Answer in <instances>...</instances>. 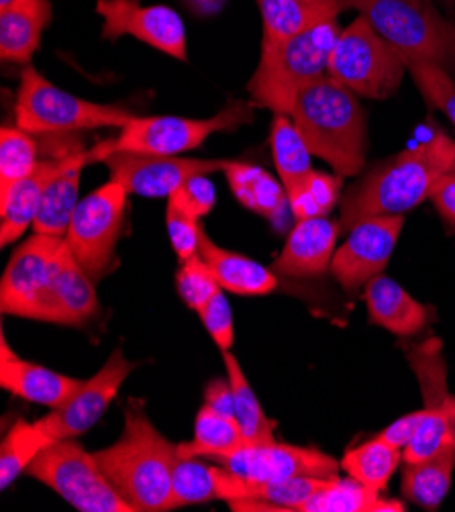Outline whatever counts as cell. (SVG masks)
Instances as JSON below:
<instances>
[{"label":"cell","mask_w":455,"mask_h":512,"mask_svg":"<svg viewBox=\"0 0 455 512\" xmlns=\"http://www.w3.org/2000/svg\"><path fill=\"white\" fill-rule=\"evenodd\" d=\"M455 141L437 129L429 139L374 166L341 196L339 231L372 217H396L429 200L435 184L451 170Z\"/></svg>","instance_id":"6da1fadb"},{"label":"cell","mask_w":455,"mask_h":512,"mask_svg":"<svg viewBox=\"0 0 455 512\" xmlns=\"http://www.w3.org/2000/svg\"><path fill=\"white\" fill-rule=\"evenodd\" d=\"M94 457L133 512L172 510V468L178 451L151 425L141 400L127 404L119 441Z\"/></svg>","instance_id":"7a4b0ae2"},{"label":"cell","mask_w":455,"mask_h":512,"mask_svg":"<svg viewBox=\"0 0 455 512\" xmlns=\"http://www.w3.org/2000/svg\"><path fill=\"white\" fill-rule=\"evenodd\" d=\"M311 153L337 176H358L366 166L368 119L358 94L329 74L302 90L290 113Z\"/></svg>","instance_id":"3957f363"},{"label":"cell","mask_w":455,"mask_h":512,"mask_svg":"<svg viewBox=\"0 0 455 512\" xmlns=\"http://www.w3.org/2000/svg\"><path fill=\"white\" fill-rule=\"evenodd\" d=\"M339 33L337 19H329L272 47H262L260 64L247 84L256 105L290 117L298 94L327 74Z\"/></svg>","instance_id":"277c9868"},{"label":"cell","mask_w":455,"mask_h":512,"mask_svg":"<svg viewBox=\"0 0 455 512\" xmlns=\"http://www.w3.org/2000/svg\"><path fill=\"white\" fill-rule=\"evenodd\" d=\"M404 64H435L455 78V25L429 0H347Z\"/></svg>","instance_id":"5b68a950"},{"label":"cell","mask_w":455,"mask_h":512,"mask_svg":"<svg viewBox=\"0 0 455 512\" xmlns=\"http://www.w3.org/2000/svg\"><path fill=\"white\" fill-rule=\"evenodd\" d=\"M135 115L117 105L78 98L43 78L31 64L21 72L15 100L17 127L31 135H56L88 129H123Z\"/></svg>","instance_id":"8992f818"},{"label":"cell","mask_w":455,"mask_h":512,"mask_svg":"<svg viewBox=\"0 0 455 512\" xmlns=\"http://www.w3.org/2000/svg\"><path fill=\"white\" fill-rule=\"evenodd\" d=\"M251 121H254V111L247 102H235L211 119L133 117L117 139L94 145V162H103L115 151L143 153V156H178V153L200 147L213 133L233 131Z\"/></svg>","instance_id":"52a82bcc"},{"label":"cell","mask_w":455,"mask_h":512,"mask_svg":"<svg viewBox=\"0 0 455 512\" xmlns=\"http://www.w3.org/2000/svg\"><path fill=\"white\" fill-rule=\"evenodd\" d=\"M407 70L404 60L360 15L341 29L327 74L358 96L386 100L398 90Z\"/></svg>","instance_id":"ba28073f"},{"label":"cell","mask_w":455,"mask_h":512,"mask_svg":"<svg viewBox=\"0 0 455 512\" xmlns=\"http://www.w3.org/2000/svg\"><path fill=\"white\" fill-rule=\"evenodd\" d=\"M27 474L52 488L80 512H133L100 470L94 453L74 439L49 443Z\"/></svg>","instance_id":"9c48e42d"},{"label":"cell","mask_w":455,"mask_h":512,"mask_svg":"<svg viewBox=\"0 0 455 512\" xmlns=\"http://www.w3.org/2000/svg\"><path fill=\"white\" fill-rule=\"evenodd\" d=\"M127 194L123 184L109 180L78 202L68 227L66 243L94 284L113 268L117 241L125 225Z\"/></svg>","instance_id":"30bf717a"},{"label":"cell","mask_w":455,"mask_h":512,"mask_svg":"<svg viewBox=\"0 0 455 512\" xmlns=\"http://www.w3.org/2000/svg\"><path fill=\"white\" fill-rule=\"evenodd\" d=\"M66 239L33 233L11 255L0 282V311L47 323L49 298Z\"/></svg>","instance_id":"8fae6325"},{"label":"cell","mask_w":455,"mask_h":512,"mask_svg":"<svg viewBox=\"0 0 455 512\" xmlns=\"http://www.w3.org/2000/svg\"><path fill=\"white\" fill-rule=\"evenodd\" d=\"M404 353H407L409 366L417 376L423 396V419L419 431L413 443L402 451L404 462L415 464L451 443L447 427V406L451 394L447 390V364L441 339L431 337L421 343H413L404 349Z\"/></svg>","instance_id":"7c38bea8"},{"label":"cell","mask_w":455,"mask_h":512,"mask_svg":"<svg viewBox=\"0 0 455 512\" xmlns=\"http://www.w3.org/2000/svg\"><path fill=\"white\" fill-rule=\"evenodd\" d=\"M229 472L249 482H276L288 478H339L341 462L315 447H296L278 441L243 445L235 451L213 457Z\"/></svg>","instance_id":"4fadbf2b"},{"label":"cell","mask_w":455,"mask_h":512,"mask_svg":"<svg viewBox=\"0 0 455 512\" xmlns=\"http://www.w3.org/2000/svg\"><path fill=\"white\" fill-rule=\"evenodd\" d=\"M133 370L135 364L127 360L121 347H117L111 353L107 364L92 378L82 380L74 396L60 408H54L47 417H43L39 425L45 429L49 437H52V441L74 439L84 435L105 415L109 404L115 400V396L119 394L121 386Z\"/></svg>","instance_id":"5bb4252c"},{"label":"cell","mask_w":455,"mask_h":512,"mask_svg":"<svg viewBox=\"0 0 455 512\" xmlns=\"http://www.w3.org/2000/svg\"><path fill=\"white\" fill-rule=\"evenodd\" d=\"M402 227V215L372 217L351 227L345 243L331 260V272L345 292L364 288L386 270Z\"/></svg>","instance_id":"9a60e30c"},{"label":"cell","mask_w":455,"mask_h":512,"mask_svg":"<svg viewBox=\"0 0 455 512\" xmlns=\"http://www.w3.org/2000/svg\"><path fill=\"white\" fill-rule=\"evenodd\" d=\"M96 13L103 17V37L131 35L180 62L188 60L186 29L180 15L168 7H143L139 0H98Z\"/></svg>","instance_id":"2e32d148"},{"label":"cell","mask_w":455,"mask_h":512,"mask_svg":"<svg viewBox=\"0 0 455 512\" xmlns=\"http://www.w3.org/2000/svg\"><path fill=\"white\" fill-rule=\"evenodd\" d=\"M111 180L125 186L129 194L145 198H170V194L192 176L223 172L227 160H194L178 156H143L115 151L103 160Z\"/></svg>","instance_id":"e0dca14e"},{"label":"cell","mask_w":455,"mask_h":512,"mask_svg":"<svg viewBox=\"0 0 455 512\" xmlns=\"http://www.w3.org/2000/svg\"><path fill=\"white\" fill-rule=\"evenodd\" d=\"M80 384L82 380L78 378L23 360L9 347L5 335L0 337V386L15 396L54 411L74 396Z\"/></svg>","instance_id":"ac0fdd59"},{"label":"cell","mask_w":455,"mask_h":512,"mask_svg":"<svg viewBox=\"0 0 455 512\" xmlns=\"http://www.w3.org/2000/svg\"><path fill=\"white\" fill-rule=\"evenodd\" d=\"M76 151L58 160L39 162L29 176L9 186H0V243L3 247L15 243L29 227H33L47 186L66 170Z\"/></svg>","instance_id":"d6986e66"},{"label":"cell","mask_w":455,"mask_h":512,"mask_svg":"<svg viewBox=\"0 0 455 512\" xmlns=\"http://www.w3.org/2000/svg\"><path fill=\"white\" fill-rule=\"evenodd\" d=\"M339 235V221L335 223L327 217L298 221L278 255L274 272L288 278H313L325 274L327 268H331Z\"/></svg>","instance_id":"ffe728a7"},{"label":"cell","mask_w":455,"mask_h":512,"mask_svg":"<svg viewBox=\"0 0 455 512\" xmlns=\"http://www.w3.org/2000/svg\"><path fill=\"white\" fill-rule=\"evenodd\" d=\"M364 302L372 325L402 339L421 335L435 319V309L415 300L398 282L382 274L364 286Z\"/></svg>","instance_id":"44dd1931"},{"label":"cell","mask_w":455,"mask_h":512,"mask_svg":"<svg viewBox=\"0 0 455 512\" xmlns=\"http://www.w3.org/2000/svg\"><path fill=\"white\" fill-rule=\"evenodd\" d=\"M202 457H176L172 468V510L190 504H202L213 500H245L247 480L229 472L227 468H215Z\"/></svg>","instance_id":"7402d4cb"},{"label":"cell","mask_w":455,"mask_h":512,"mask_svg":"<svg viewBox=\"0 0 455 512\" xmlns=\"http://www.w3.org/2000/svg\"><path fill=\"white\" fill-rule=\"evenodd\" d=\"M98 313V296L92 278L74 258L68 243L60 255L47 323L64 327H84Z\"/></svg>","instance_id":"603a6c76"},{"label":"cell","mask_w":455,"mask_h":512,"mask_svg":"<svg viewBox=\"0 0 455 512\" xmlns=\"http://www.w3.org/2000/svg\"><path fill=\"white\" fill-rule=\"evenodd\" d=\"M200 258L207 262L219 286L239 296H266L278 288V274L241 253L219 247L205 231L198 243Z\"/></svg>","instance_id":"cb8c5ba5"},{"label":"cell","mask_w":455,"mask_h":512,"mask_svg":"<svg viewBox=\"0 0 455 512\" xmlns=\"http://www.w3.org/2000/svg\"><path fill=\"white\" fill-rule=\"evenodd\" d=\"M264 23L262 47H272L349 9L347 0H258Z\"/></svg>","instance_id":"d4e9b609"},{"label":"cell","mask_w":455,"mask_h":512,"mask_svg":"<svg viewBox=\"0 0 455 512\" xmlns=\"http://www.w3.org/2000/svg\"><path fill=\"white\" fill-rule=\"evenodd\" d=\"M49 21V0H17L9 9L0 11V58L29 66Z\"/></svg>","instance_id":"484cf974"},{"label":"cell","mask_w":455,"mask_h":512,"mask_svg":"<svg viewBox=\"0 0 455 512\" xmlns=\"http://www.w3.org/2000/svg\"><path fill=\"white\" fill-rule=\"evenodd\" d=\"M94 162L92 149H78L66 170L52 180L47 186L37 217L33 221V233L52 235L66 239L68 227L72 223V217L78 207V192H80V180L82 170Z\"/></svg>","instance_id":"4316f807"},{"label":"cell","mask_w":455,"mask_h":512,"mask_svg":"<svg viewBox=\"0 0 455 512\" xmlns=\"http://www.w3.org/2000/svg\"><path fill=\"white\" fill-rule=\"evenodd\" d=\"M223 172L233 196L245 209L264 219H278L284 213L286 190L266 170L245 162H227Z\"/></svg>","instance_id":"83f0119b"},{"label":"cell","mask_w":455,"mask_h":512,"mask_svg":"<svg viewBox=\"0 0 455 512\" xmlns=\"http://www.w3.org/2000/svg\"><path fill=\"white\" fill-rule=\"evenodd\" d=\"M453 470L455 445L447 443L423 462L407 464L400 484L402 496L425 510H437L449 492Z\"/></svg>","instance_id":"f1b7e54d"},{"label":"cell","mask_w":455,"mask_h":512,"mask_svg":"<svg viewBox=\"0 0 455 512\" xmlns=\"http://www.w3.org/2000/svg\"><path fill=\"white\" fill-rule=\"evenodd\" d=\"M402 459V449L376 435L358 447H351L341 457V470L356 482L384 492Z\"/></svg>","instance_id":"f546056e"},{"label":"cell","mask_w":455,"mask_h":512,"mask_svg":"<svg viewBox=\"0 0 455 512\" xmlns=\"http://www.w3.org/2000/svg\"><path fill=\"white\" fill-rule=\"evenodd\" d=\"M245 445L241 429L235 419L217 413L211 406H202L194 421L192 441L176 445L180 457H219Z\"/></svg>","instance_id":"4dcf8cb0"},{"label":"cell","mask_w":455,"mask_h":512,"mask_svg":"<svg viewBox=\"0 0 455 512\" xmlns=\"http://www.w3.org/2000/svg\"><path fill=\"white\" fill-rule=\"evenodd\" d=\"M223 362H225V374H227V378L233 386L235 421L241 429L245 445H258V443L276 441L274 439V427L276 425L266 417L254 388L249 386V382L243 374V368L237 362V357L229 351H223Z\"/></svg>","instance_id":"1f68e13d"},{"label":"cell","mask_w":455,"mask_h":512,"mask_svg":"<svg viewBox=\"0 0 455 512\" xmlns=\"http://www.w3.org/2000/svg\"><path fill=\"white\" fill-rule=\"evenodd\" d=\"M382 492L372 490L353 478H335L321 490L302 512H404L402 502L384 500Z\"/></svg>","instance_id":"d6a6232c"},{"label":"cell","mask_w":455,"mask_h":512,"mask_svg":"<svg viewBox=\"0 0 455 512\" xmlns=\"http://www.w3.org/2000/svg\"><path fill=\"white\" fill-rule=\"evenodd\" d=\"M270 147H272L276 172L288 194L313 170V164H311L313 153L288 115H274L272 131H270Z\"/></svg>","instance_id":"836d02e7"},{"label":"cell","mask_w":455,"mask_h":512,"mask_svg":"<svg viewBox=\"0 0 455 512\" xmlns=\"http://www.w3.org/2000/svg\"><path fill=\"white\" fill-rule=\"evenodd\" d=\"M52 443V437L37 423L17 421L0 447V488L7 490L27 468L33 459Z\"/></svg>","instance_id":"e575fe53"},{"label":"cell","mask_w":455,"mask_h":512,"mask_svg":"<svg viewBox=\"0 0 455 512\" xmlns=\"http://www.w3.org/2000/svg\"><path fill=\"white\" fill-rule=\"evenodd\" d=\"M286 196L296 221L323 219L341 198V178L311 170Z\"/></svg>","instance_id":"d590c367"},{"label":"cell","mask_w":455,"mask_h":512,"mask_svg":"<svg viewBox=\"0 0 455 512\" xmlns=\"http://www.w3.org/2000/svg\"><path fill=\"white\" fill-rule=\"evenodd\" d=\"M325 478H288L276 482H249L245 500H264L278 506L280 512H302L305 506L329 486Z\"/></svg>","instance_id":"8d00e7d4"},{"label":"cell","mask_w":455,"mask_h":512,"mask_svg":"<svg viewBox=\"0 0 455 512\" xmlns=\"http://www.w3.org/2000/svg\"><path fill=\"white\" fill-rule=\"evenodd\" d=\"M39 145L31 133L19 127L0 131V186H9L37 168Z\"/></svg>","instance_id":"74e56055"},{"label":"cell","mask_w":455,"mask_h":512,"mask_svg":"<svg viewBox=\"0 0 455 512\" xmlns=\"http://www.w3.org/2000/svg\"><path fill=\"white\" fill-rule=\"evenodd\" d=\"M409 74L427 105L441 111L455 127V78L435 64H411Z\"/></svg>","instance_id":"f35d334b"},{"label":"cell","mask_w":455,"mask_h":512,"mask_svg":"<svg viewBox=\"0 0 455 512\" xmlns=\"http://www.w3.org/2000/svg\"><path fill=\"white\" fill-rule=\"evenodd\" d=\"M176 288L188 309L200 313L211 302V298L221 290L215 274L200 258V253L190 260H184L176 274Z\"/></svg>","instance_id":"ab89813d"},{"label":"cell","mask_w":455,"mask_h":512,"mask_svg":"<svg viewBox=\"0 0 455 512\" xmlns=\"http://www.w3.org/2000/svg\"><path fill=\"white\" fill-rule=\"evenodd\" d=\"M215 202L217 192L207 174L192 176L182 186H178L168 198V204L198 221L215 209Z\"/></svg>","instance_id":"60d3db41"},{"label":"cell","mask_w":455,"mask_h":512,"mask_svg":"<svg viewBox=\"0 0 455 512\" xmlns=\"http://www.w3.org/2000/svg\"><path fill=\"white\" fill-rule=\"evenodd\" d=\"M198 315H200L202 325H205L207 333L217 343V347L221 351H229L235 341V331H233L231 304H229L227 296L223 294V288L211 298V302Z\"/></svg>","instance_id":"b9f144b4"},{"label":"cell","mask_w":455,"mask_h":512,"mask_svg":"<svg viewBox=\"0 0 455 512\" xmlns=\"http://www.w3.org/2000/svg\"><path fill=\"white\" fill-rule=\"evenodd\" d=\"M166 225H168V235L174 247V253L180 258V262L194 258L198 255V243H200V233L202 227L198 225V219H192L178 211L172 204H168L166 209Z\"/></svg>","instance_id":"7bdbcfd3"},{"label":"cell","mask_w":455,"mask_h":512,"mask_svg":"<svg viewBox=\"0 0 455 512\" xmlns=\"http://www.w3.org/2000/svg\"><path fill=\"white\" fill-rule=\"evenodd\" d=\"M421 419H423V411H415L411 415H404L398 421H394L392 425H388L382 433H378V437L384 439L386 443H390L392 447H398V449L404 451L413 443V439L419 431Z\"/></svg>","instance_id":"ee69618b"},{"label":"cell","mask_w":455,"mask_h":512,"mask_svg":"<svg viewBox=\"0 0 455 512\" xmlns=\"http://www.w3.org/2000/svg\"><path fill=\"white\" fill-rule=\"evenodd\" d=\"M429 200L433 202V207L441 215V219L453 227L455 225V174H445L435 188L431 190Z\"/></svg>","instance_id":"f6af8a7d"},{"label":"cell","mask_w":455,"mask_h":512,"mask_svg":"<svg viewBox=\"0 0 455 512\" xmlns=\"http://www.w3.org/2000/svg\"><path fill=\"white\" fill-rule=\"evenodd\" d=\"M205 404L215 408L217 413L235 419V394L233 386L225 374V378H217L207 384L205 388Z\"/></svg>","instance_id":"bcb514c9"},{"label":"cell","mask_w":455,"mask_h":512,"mask_svg":"<svg viewBox=\"0 0 455 512\" xmlns=\"http://www.w3.org/2000/svg\"><path fill=\"white\" fill-rule=\"evenodd\" d=\"M447 427H449V439L455 445V396L449 398L447 406Z\"/></svg>","instance_id":"7dc6e473"},{"label":"cell","mask_w":455,"mask_h":512,"mask_svg":"<svg viewBox=\"0 0 455 512\" xmlns=\"http://www.w3.org/2000/svg\"><path fill=\"white\" fill-rule=\"evenodd\" d=\"M17 3V0H0V11H3V9H9L11 5H15Z\"/></svg>","instance_id":"c3c4849f"},{"label":"cell","mask_w":455,"mask_h":512,"mask_svg":"<svg viewBox=\"0 0 455 512\" xmlns=\"http://www.w3.org/2000/svg\"><path fill=\"white\" fill-rule=\"evenodd\" d=\"M449 174H455V160H453V164H451V170H449Z\"/></svg>","instance_id":"681fc988"}]
</instances>
